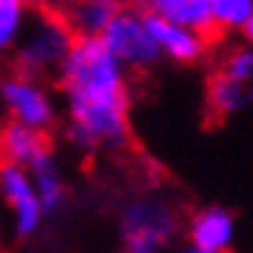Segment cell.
<instances>
[{"mask_svg":"<svg viewBox=\"0 0 253 253\" xmlns=\"http://www.w3.org/2000/svg\"><path fill=\"white\" fill-rule=\"evenodd\" d=\"M57 74L69 103L71 142L83 151L126 148L131 139L126 66L103 37H77Z\"/></svg>","mask_w":253,"mask_h":253,"instance_id":"obj_1","label":"cell"},{"mask_svg":"<svg viewBox=\"0 0 253 253\" xmlns=\"http://www.w3.org/2000/svg\"><path fill=\"white\" fill-rule=\"evenodd\" d=\"M26 0H0V46H14L23 32Z\"/></svg>","mask_w":253,"mask_h":253,"instance_id":"obj_14","label":"cell"},{"mask_svg":"<svg viewBox=\"0 0 253 253\" xmlns=\"http://www.w3.org/2000/svg\"><path fill=\"white\" fill-rule=\"evenodd\" d=\"M29 173H32L29 168H20L14 162H3V168H0V185H3L6 205L14 213V233L17 236H32L40 225V216H43V202H40L35 179Z\"/></svg>","mask_w":253,"mask_h":253,"instance_id":"obj_6","label":"cell"},{"mask_svg":"<svg viewBox=\"0 0 253 253\" xmlns=\"http://www.w3.org/2000/svg\"><path fill=\"white\" fill-rule=\"evenodd\" d=\"M145 20H148L151 32H154V37H157V43H160V48L168 54V57L179 60V63H191V60L202 57L208 35L196 32V29H191V26L173 23V20L160 17V14H154V12H145Z\"/></svg>","mask_w":253,"mask_h":253,"instance_id":"obj_8","label":"cell"},{"mask_svg":"<svg viewBox=\"0 0 253 253\" xmlns=\"http://www.w3.org/2000/svg\"><path fill=\"white\" fill-rule=\"evenodd\" d=\"M253 17V0H213V20L219 29H245Z\"/></svg>","mask_w":253,"mask_h":253,"instance_id":"obj_13","label":"cell"},{"mask_svg":"<svg viewBox=\"0 0 253 253\" xmlns=\"http://www.w3.org/2000/svg\"><path fill=\"white\" fill-rule=\"evenodd\" d=\"M32 179H35L37 196L43 202V211H57L60 202H63V179H60V171L54 160L46 157L43 162H37L32 168Z\"/></svg>","mask_w":253,"mask_h":253,"instance_id":"obj_12","label":"cell"},{"mask_svg":"<svg viewBox=\"0 0 253 253\" xmlns=\"http://www.w3.org/2000/svg\"><path fill=\"white\" fill-rule=\"evenodd\" d=\"M100 37L105 40V46L114 51V57L123 66H131V69H148L162 54L145 14H137L131 9H120V14L111 20V26Z\"/></svg>","mask_w":253,"mask_h":253,"instance_id":"obj_5","label":"cell"},{"mask_svg":"<svg viewBox=\"0 0 253 253\" xmlns=\"http://www.w3.org/2000/svg\"><path fill=\"white\" fill-rule=\"evenodd\" d=\"M126 253H154V251H139V248H126Z\"/></svg>","mask_w":253,"mask_h":253,"instance_id":"obj_17","label":"cell"},{"mask_svg":"<svg viewBox=\"0 0 253 253\" xmlns=\"http://www.w3.org/2000/svg\"><path fill=\"white\" fill-rule=\"evenodd\" d=\"M176 211L157 199H139L123 211L120 216V230L126 248H139V251H160L162 245L176 236Z\"/></svg>","mask_w":253,"mask_h":253,"instance_id":"obj_4","label":"cell"},{"mask_svg":"<svg viewBox=\"0 0 253 253\" xmlns=\"http://www.w3.org/2000/svg\"><path fill=\"white\" fill-rule=\"evenodd\" d=\"M63 14L77 32V37H100L120 14V3L117 0H69Z\"/></svg>","mask_w":253,"mask_h":253,"instance_id":"obj_11","label":"cell"},{"mask_svg":"<svg viewBox=\"0 0 253 253\" xmlns=\"http://www.w3.org/2000/svg\"><path fill=\"white\" fill-rule=\"evenodd\" d=\"M74 40H77V32L71 29L66 14L40 6L32 23H23V32L17 37L14 71L26 77H40L51 69L60 71Z\"/></svg>","mask_w":253,"mask_h":253,"instance_id":"obj_2","label":"cell"},{"mask_svg":"<svg viewBox=\"0 0 253 253\" xmlns=\"http://www.w3.org/2000/svg\"><path fill=\"white\" fill-rule=\"evenodd\" d=\"M0 148H3V157L6 162H14L20 168H35L37 162H43L48 154V137L46 131L40 128H32V126H23L12 120L9 126L3 128V137H0Z\"/></svg>","mask_w":253,"mask_h":253,"instance_id":"obj_9","label":"cell"},{"mask_svg":"<svg viewBox=\"0 0 253 253\" xmlns=\"http://www.w3.org/2000/svg\"><path fill=\"white\" fill-rule=\"evenodd\" d=\"M35 3H40V6H54L57 0H35Z\"/></svg>","mask_w":253,"mask_h":253,"instance_id":"obj_18","label":"cell"},{"mask_svg":"<svg viewBox=\"0 0 253 253\" xmlns=\"http://www.w3.org/2000/svg\"><path fill=\"white\" fill-rule=\"evenodd\" d=\"M179 253H213V251H202V248H196V245H194V248H188V251H179Z\"/></svg>","mask_w":253,"mask_h":253,"instance_id":"obj_16","label":"cell"},{"mask_svg":"<svg viewBox=\"0 0 253 253\" xmlns=\"http://www.w3.org/2000/svg\"><path fill=\"white\" fill-rule=\"evenodd\" d=\"M188 236L202 251L225 253L233 239V216L225 208H202L199 213L191 216Z\"/></svg>","mask_w":253,"mask_h":253,"instance_id":"obj_10","label":"cell"},{"mask_svg":"<svg viewBox=\"0 0 253 253\" xmlns=\"http://www.w3.org/2000/svg\"><path fill=\"white\" fill-rule=\"evenodd\" d=\"M253 103V46L230 51L208 83V111L213 120L242 111Z\"/></svg>","mask_w":253,"mask_h":253,"instance_id":"obj_3","label":"cell"},{"mask_svg":"<svg viewBox=\"0 0 253 253\" xmlns=\"http://www.w3.org/2000/svg\"><path fill=\"white\" fill-rule=\"evenodd\" d=\"M242 32H245V37H248V46H253V17L245 23V29H242Z\"/></svg>","mask_w":253,"mask_h":253,"instance_id":"obj_15","label":"cell"},{"mask_svg":"<svg viewBox=\"0 0 253 253\" xmlns=\"http://www.w3.org/2000/svg\"><path fill=\"white\" fill-rule=\"evenodd\" d=\"M3 103L9 108L12 120L23 123V126L46 131L54 123L51 100H48V94L35 83V77H26V74L6 77L3 80Z\"/></svg>","mask_w":253,"mask_h":253,"instance_id":"obj_7","label":"cell"}]
</instances>
